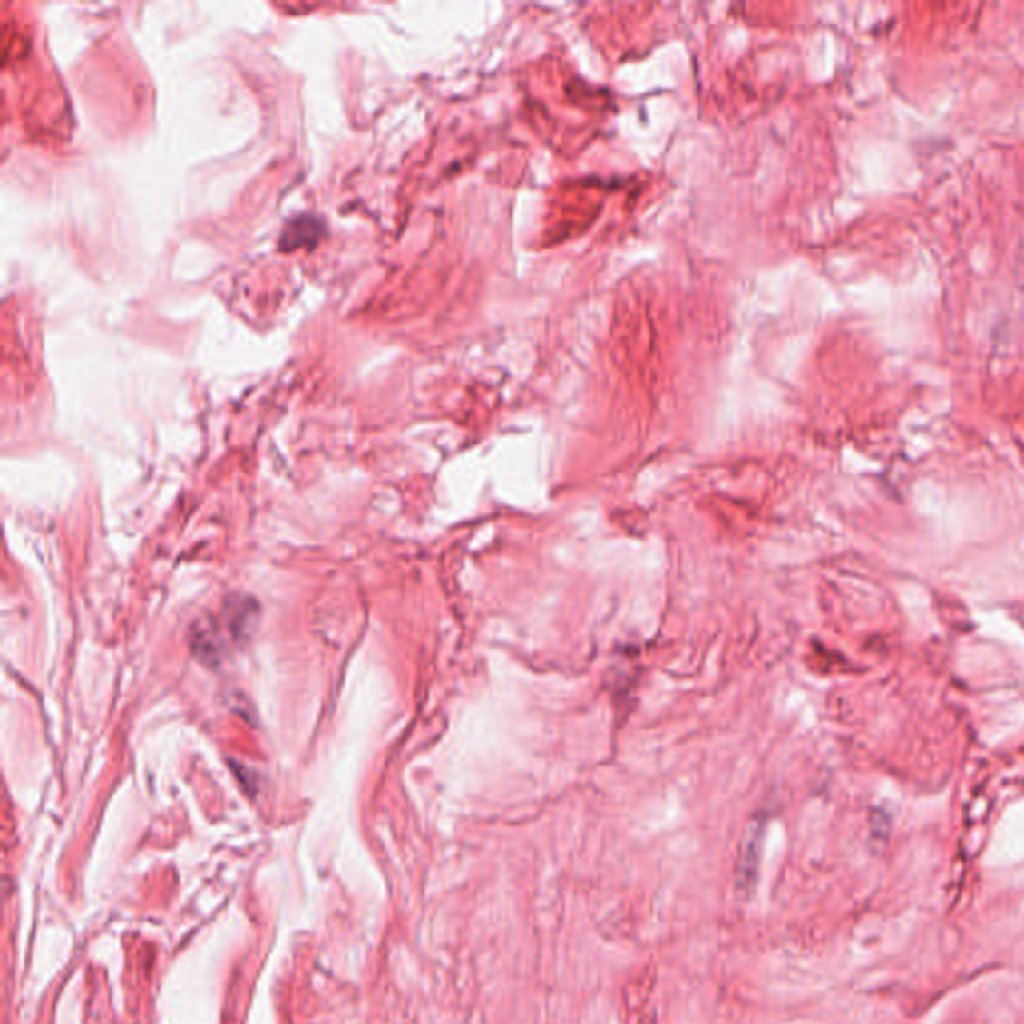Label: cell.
Segmentation results:
<instances>
[{
	"label": "cell",
	"instance_id": "6da1fadb",
	"mask_svg": "<svg viewBox=\"0 0 1024 1024\" xmlns=\"http://www.w3.org/2000/svg\"><path fill=\"white\" fill-rule=\"evenodd\" d=\"M325 234V222L315 214H298L285 224L280 234V249L292 252L298 249H315Z\"/></svg>",
	"mask_w": 1024,
	"mask_h": 1024
},
{
	"label": "cell",
	"instance_id": "7a4b0ae2",
	"mask_svg": "<svg viewBox=\"0 0 1024 1024\" xmlns=\"http://www.w3.org/2000/svg\"><path fill=\"white\" fill-rule=\"evenodd\" d=\"M763 833H765V823L760 821L756 823L753 828H750L748 834H746V841H745V851H743V863H740V876H738V884L740 886H753L755 879H756V869H758V856H760V841H763Z\"/></svg>",
	"mask_w": 1024,
	"mask_h": 1024
}]
</instances>
